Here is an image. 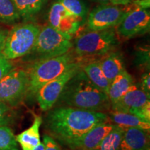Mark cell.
<instances>
[{
  "label": "cell",
  "mask_w": 150,
  "mask_h": 150,
  "mask_svg": "<svg viewBox=\"0 0 150 150\" xmlns=\"http://www.w3.org/2000/svg\"><path fill=\"white\" fill-rule=\"evenodd\" d=\"M79 64L81 63L76 61L74 56L68 52L33 62L27 70L29 86L26 97L30 99L36 97L38 92L45 84Z\"/></svg>",
  "instance_id": "3957f363"
},
{
  "label": "cell",
  "mask_w": 150,
  "mask_h": 150,
  "mask_svg": "<svg viewBox=\"0 0 150 150\" xmlns=\"http://www.w3.org/2000/svg\"><path fill=\"white\" fill-rule=\"evenodd\" d=\"M109 117L112 124L122 128H138L149 132L150 123L143 121L133 114L112 110Z\"/></svg>",
  "instance_id": "e0dca14e"
},
{
  "label": "cell",
  "mask_w": 150,
  "mask_h": 150,
  "mask_svg": "<svg viewBox=\"0 0 150 150\" xmlns=\"http://www.w3.org/2000/svg\"><path fill=\"white\" fill-rule=\"evenodd\" d=\"M8 32V31H7V30L0 28V52H1V50H2L4 47V45Z\"/></svg>",
  "instance_id": "4dcf8cb0"
},
{
  "label": "cell",
  "mask_w": 150,
  "mask_h": 150,
  "mask_svg": "<svg viewBox=\"0 0 150 150\" xmlns=\"http://www.w3.org/2000/svg\"><path fill=\"white\" fill-rule=\"evenodd\" d=\"M125 129L115 125L114 128L109 134L105 136L104 139L93 150H119Z\"/></svg>",
  "instance_id": "44dd1931"
},
{
  "label": "cell",
  "mask_w": 150,
  "mask_h": 150,
  "mask_svg": "<svg viewBox=\"0 0 150 150\" xmlns=\"http://www.w3.org/2000/svg\"><path fill=\"white\" fill-rule=\"evenodd\" d=\"M20 19V15L12 0H0V22L11 24Z\"/></svg>",
  "instance_id": "7402d4cb"
},
{
  "label": "cell",
  "mask_w": 150,
  "mask_h": 150,
  "mask_svg": "<svg viewBox=\"0 0 150 150\" xmlns=\"http://www.w3.org/2000/svg\"><path fill=\"white\" fill-rule=\"evenodd\" d=\"M132 0H110V4L114 5L125 6L131 2Z\"/></svg>",
  "instance_id": "1f68e13d"
},
{
  "label": "cell",
  "mask_w": 150,
  "mask_h": 150,
  "mask_svg": "<svg viewBox=\"0 0 150 150\" xmlns=\"http://www.w3.org/2000/svg\"><path fill=\"white\" fill-rule=\"evenodd\" d=\"M136 87L131 75L125 70L116 76L110 82L108 91V97L110 104L117 102L130 90Z\"/></svg>",
  "instance_id": "9a60e30c"
},
{
  "label": "cell",
  "mask_w": 150,
  "mask_h": 150,
  "mask_svg": "<svg viewBox=\"0 0 150 150\" xmlns=\"http://www.w3.org/2000/svg\"><path fill=\"white\" fill-rule=\"evenodd\" d=\"M42 124V118L35 116L33 125L16 136V141L21 146L22 150H32L40 142V127Z\"/></svg>",
  "instance_id": "2e32d148"
},
{
  "label": "cell",
  "mask_w": 150,
  "mask_h": 150,
  "mask_svg": "<svg viewBox=\"0 0 150 150\" xmlns=\"http://www.w3.org/2000/svg\"><path fill=\"white\" fill-rule=\"evenodd\" d=\"M100 67L108 80L111 82L118 74L125 70L122 56L119 52H111L99 61Z\"/></svg>",
  "instance_id": "ac0fdd59"
},
{
  "label": "cell",
  "mask_w": 150,
  "mask_h": 150,
  "mask_svg": "<svg viewBox=\"0 0 150 150\" xmlns=\"http://www.w3.org/2000/svg\"><path fill=\"white\" fill-rule=\"evenodd\" d=\"M0 150H19L16 136L7 126H0Z\"/></svg>",
  "instance_id": "cb8c5ba5"
},
{
  "label": "cell",
  "mask_w": 150,
  "mask_h": 150,
  "mask_svg": "<svg viewBox=\"0 0 150 150\" xmlns=\"http://www.w3.org/2000/svg\"><path fill=\"white\" fill-rule=\"evenodd\" d=\"M150 74L149 73H145L142 76L140 88L142 91L145 92L147 95H150Z\"/></svg>",
  "instance_id": "f546056e"
},
{
  "label": "cell",
  "mask_w": 150,
  "mask_h": 150,
  "mask_svg": "<svg viewBox=\"0 0 150 150\" xmlns=\"http://www.w3.org/2000/svg\"><path fill=\"white\" fill-rule=\"evenodd\" d=\"M82 70L93 85L107 95L110 82L106 77L99 64V61H93L82 67Z\"/></svg>",
  "instance_id": "d6986e66"
},
{
  "label": "cell",
  "mask_w": 150,
  "mask_h": 150,
  "mask_svg": "<svg viewBox=\"0 0 150 150\" xmlns=\"http://www.w3.org/2000/svg\"><path fill=\"white\" fill-rule=\"evenodd\" d=\"M148 102H149V95L138 89L136 86L127 92L117 102L110 104V108L114 111L129 113L131 110L141 107Z\"/></svg>",
  "instance_id": "4fadbf2b"
},
{
  "label": "cell",
  "mask_w": 150,
  "mask_h": 150,
  "mask_svg": "<svg viewBox=\"0 0 150 150\" xmlns=\"http://www.w3.org/2000/svg\"><path fill=\"white\" fill-rule=\"evenodd\" d=\"M71 39L48 24L40 28L34 46L27 55L31 54L30 60L34 62L63 55L72 47Z\"/></svg>",
  "instance_id": "277c9868"
},
{
  "label": "cell",
  "mask_w": 150,
  "mask_h": 150,
  "mask_svg": "<svg viewBox=\"0 0 150 150\" xmlns=\"http://www.w3.org/2000/svg\"><path fill=\"white\" fill-rule=\"evenodd\" d=\"M13 121V111L10 106L0 101V126H7Z\"/></svg>",
  "instance_id": "484cf974"
},
{
  "label": "cell",
  "mask_w": 150,
  "mask_h": 150,
  "mask_svg": "<svg viewBox=\"0 0 150 150\" xmlns=\"http://www.w3.org/2000/svg\"><path fill=\"white\" fill-rule=\"evenodd\" d=\"M135 63L140 67H146V70L149 69V47H140L136 52Z\"/></svg>",
  "instance_id": "d4e9b609"
},
{
  "label": "cell",
  "mask_w": 150,
  "mask_h": 150,
  "mask_svg": "<svg viewBox=\"0 0 150 150\" xmlns=\"http://www.w3.org/2000/svg\"><path fill=\"white\" fill-rule=\"evenodd\" d=\"M81 67L79 64L69 69L63 74L45 84L38 92L36 99L41 110L47 111L52 109L59 99L68 81Z\"/></svg>",
  "instance_id": "9c48e42d"
},
{
  "label": "cell",
  "mask_w": 150,
  "mask_h": 150,
  "mask_svg": "<svg viewBox=\"0 0 150 150\" xmlns=\"http://www.w3.org/2000/svg\"><path fill=\"white\" fill-rule=\"evenodd\" d=\"M100 4H110V0H94Z\"/></svg>",
  "instance_id": "836d02e7"
},
{
  "label": "cell",
  "mask_w": 150,
  "mask_h": 150,
  "mask_svg": "<svg viewBox=\"0 0 150 150\" xmlns=\"http://www.w3.org/2000/svg\"><path fill=\"white\" fill-rule=\"evenodd\" d=\"M32 150H45V146L43 142H40L36 147H35Z\"/></svg>",
  "instance_id": "d6a6232c"
},
{
  "label": "cell",
  "mask_w": 150,
  "mask_h": 150,
  "mask_svg": "<svg viewBox=\"0 0 150 150\" xmlns=\"http://www.w3.org/2000/svg\"><path fill=\"white\" fill-rule=\"evenodd\" d=\"M127 13L124 6L112 4H100L93 8L87 16L90 31H99L117 27Z\"/></svg>",
  "instance_id": "ba28073f"
},
{
  "label": "cell",
  "mask_w": 150,
  "mask_h": 150,
  "mask_svg": "<svg viewBox=\"0 0 150 150\" xmlns=\"http://www.w3.org/2000/svg\"><path fill=\"white\" fill-rule=\"evenodd\" d=\"M40 27L34 23H24L15 26L9 31L0 54L8 60L27 56L34 46Z\"/></svg>",
  "instance_id": "5b68a950"
},
{
  "label": "cell",
  "mask_w": 150,
  "mask_h": 150,
  "mask_svg": "<svg viewBox=\"0 0 150 150\" xmlns=\"http://www.w3.org/2000/svg\"><path fill=\"white\" fill-rule=\"evenodd\" d=\"M13 69V65L10 60L6 59L0 54V81Z\"/></svg>",
  "instance_id": "83f0119b"
},
{
  "label": "cell",
  "mask_w": 150,
  "mask_h": 150,
  "mask_svg": "<svg viewBox=\"0 0 150 150\" xmlns=\"http://www.w3.org/2000/svg\"><path fill=\"white\" fill-rule=\"evenodd\" d=\"M29 86L27 71L13 69L0 81V101L17 106L26 97Z\"/></svg>",
  "instance_id": "52a82bcc"
},
{
  "label": "cell",
  "mask_w": 150,
  "mask_h": 150,
  "mask_svg": "<svg viewBox=\"0 0 150 150\" xmlns=\"http://www.w3.org/2000/svg\"><path fill=\"white\" fill-rule=\"evenodd\" d=\"M117 44L116 31L111 28L82 33L76 38L74 46L79 56H91L105 55Z\"/></svg>",
  "instance_id": "8992f818"
},
{
  "label": "cell",
  "mask_w": 150,
  "mask_h": 150,
  "mask_svg": "<svg viewBox=\"0 0 150 150\" xmlns=\"http://www.w3.org/2000/svg\"><path fill=\"white\" fill-rule=\"evenodd\" d=\"M114 127V124H110L108 122L97 125L79 139L67 145V147L72 150H93L109 134Z\"/></svg>",
  "instance_id": "7c38bea8"
},
{
  "label": "cell",
  "mask_w": 150,
  "mask_h": 150,
  "mask_svg": "<svg viewBox=\"0 0 150 150\" xmlns=\"http://www.w3.org/2000/svg\"><path fill=\"white\" fill-rule=\"evenodd\" d=\"M129 113L137 116L143 121L150 123V102H148L141 107L133 109Z\"/></svg>",
  "instance_id": "4316f807"
},
{
  "label": "cell",
  "mask_w": 150,
  "mask_h": 150,
  "mask_svg": "<svg viewBox=\"0 0 150 150\" xmlns=\"http://www.w3.org/2000/svg\"><path fill=\"white\" fill-rule=\"evenodd\" d=\"M46 0H12L20 18L29 20L42 8Z\"/></svg>",
  "instance_id": "ffe728a7"
},
{
  "label": "cell",
  "mask_w": 150,
  "mask_h": 150,
  "mask_svg": "<svg viewBox=\"0 0 150 150\" xmlns=\"http://www.w3.org/2000/svg\"><path fill=\"white\" fill-rule=\"evenodd\" d=\"M56 104L78 109L103 112L110 107L108 95L87 77L82 67L63 88Z\"/></svg>",
  "instance_id": "7a4b0ae2"
},
{
  "label": "cell",
  "mask_w": 150,
  "mask_h": 150,
  "mask_svg": "<svg viewBox=\"0 0 150 150\" xmlns=\"http://www.w3.org/2000/svg\"><path fill=\"white\" fill-rule=\"evenodd\" d=\"M45 150H61L59 144L52 136L45 135L43 137Z\"/></svg>",
  "instance_id": "f1b7e54d"
},
{
  "label": "cell",
  "mask_w": 150,
  "mask_h": 150,
  "mask_svg": "<svg viewBox=\"0 0 150 150\" xmlns=\"http://www.w3.org/2000/svg\"><path fill=\"white\" fill-rule=\"evenodd\" d=\"M48 22L49 25L59 32L72 38L83 22L56 1L52 4L49 11Z\"/></svg>",
  "instance_id": "8fae6325"
},
{
  "label": "cell",
  "mask_w": 150,
  "mask_h": 150,
  "mask_svg": "<svg viewBox=\"0 0 150 150\" xmlns=\"http://www.w3.org/2000/svg\"><path fill=\"white\" fill-rule=\"evenodd\" d=\"M70 150H72V149H70Z\"/></svg>",
  "instance_id": "d590c367"
},
{
  "label": "cell",
  "mask_w": 150,
  "mask_h": 150,
  "mask_svg": "<svg viewBox=\"0 0 150 150\" xmlns=\"http://www.w3.org/2000/svg\"><path fill=\"white\" fill-rule=\"evenodd\" d=\"M149 147L148 131L138 128L125 129L119 150H145Z\"/></svg>",
  "instance_id": "5bb4252c"
},
{
  "label": "cell",
  "mask_w": 150,
  "mask_h": 150,
  "mask_svg": "<svg viewBox=\"0 0 150 150\" xmlns=\"http://www.w3.org/2000/svg\"><path fill=\"white\" fill-rule=\"evenodd\" d=\"M67 11L81 20L85 21L88 14L87 6L82 0H57Z\"/></svg>",
  "instance_id": "603a6c76"
},
{
  "label": "cell",
  "mask_w": 150,
  "mask_h": 150,
  "mask_svg": "<svg viewBox=\"0 0 150 150\" xmlns=\"http://www.w3.org/2000/svg\"><path fill=\"white\" fill-rule=\"evenodd\" d=\"M145 150H150V149H149V147H147V149H146Z\"/></svg>",
  "instance_id": "e575fe53"
},
{
  "label": "cell",
  "mask_w": 150,
  "mask_h": 150,
  "mask_svg": "<svg viewBox=\"0 0 150 150\" xmlns=\"http://www.w3.org/2000/svg\"><path fill=\"white\" fill-rule=\"evenodd\" d=\"M103 112L59 106L49 112L46 127L62 145L67 146L79 139L94 127L108 122Z\"/></svg>",
  "instance_id": "6da1fadb"
},
{
  "label": "cell",
  "mask_w": 150,
  "mask_h": 150,
  "mask_svg": "<svg viewBox=\"0 0 150 150\" xmlns=\"http://www.w3.org/2000/svg\"><path fill=\"white\" fill-rule=\"evenodd\" d=\"M149 9L135 8L125 13L117 26L116 32L120 36L130 38L143 35L149 31Z\"/></svg>",
  "instance_id": "30bf717a"
}]
</instances>
